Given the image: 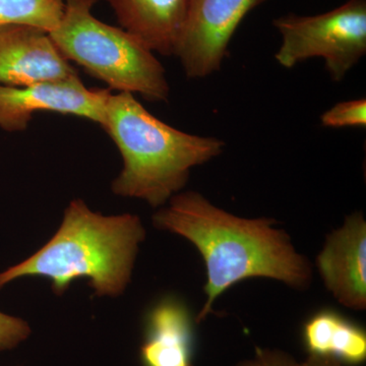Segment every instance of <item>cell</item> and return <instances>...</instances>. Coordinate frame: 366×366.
Returning <instances> with one entry per match:
<instances>
[{
    "instance_id": "8992f818",
    "label": "cell",
    "mask_w": 366,
    "mask_h": 366,
    "mask_svg": "<svg viewBox=\"0 0 366 366\" xmlns=\"http://www.w3.org/2000/svg\"><path fill=\"white\" fill-rule=\"evenodd\" d=\"M266 0H189L174 56L189 79L220 71L236 29Z\"/></svg>"
},
{
    "instance_id": "e0dca14e",
    "label": "cell",
    "mask_w": 366,
    "mask_h": 366,
    "mask_svg": "<svg viewBox=\"0 0 366 366\" xmlns=\"http://www.w3.org/2000/svg\"><path fill=\"white\" fill-rule=\"evenodd\" d=\"M303 366H344L341 361L327 356L315 355L310 354L307 360L303 361Z\"/></svg>"
},
{
    "instance_id": "30bf717a",
    "label": "cell",
    "mask_w": 366,
    "mask_h": 366,
    "mask_svg": "<svg viewBox=\"0 0 366 366\" xmlns=\"http://www.w3.org/2000/svg\"><path fill=\"white\" fill-rule=\"evenodd\" d=\"M139 354L143 366H194L192 317L182 301L166 297L152 308Z\"/></svg>"
},
{
    "instance_id": "7a4b0ae2",
    "label": "cell",
    "mask_w": 366,
    "mask_h": 366,
    "mask_svg": "<svg viewBox=\"0 0 366 366\" xmlns=\"http://www.w3.org/2000/svg\"><path fill=\"white\" fill-rule=\"evenodd\" d=\"M144 237L137 215L104 216L92 211L83 199H74L44 247L0 272V290L18 279L39 277L51 282L52 290L61 295L72 281L86 279L98 296L117 297L131 281Z\"/></svg>"
},
{
    "instance_id": "4fadbf2b",
    "label": "cell",
    "mask_w": 366,
    "mask_h": 366,
    "mask_svg": "<svg viewBox=\"0 0 366 366\" xmlns=\"http://www.w3.org/2000/svg\"><path fill=\"white\" fill-rule=\"evenodd\" d=\"M64 11V0H0V26H30L50 33Z\"/></svg>"
},
{
    "instance_id": "8fae6325",
    "label": "cell",
    "mask_w": 366,
    "mask_h": 366,
    "mask_svg": "<svg viewBox=\"0 0 366 366\" xmlns=\"http://www.w3.org/2000/svg\"><path fill=\"white\" fill-rule=\"evenodd\" d=\"M122 28L152 52L174 56L189 0H106Z\"/></svg>"
},
{
    "instance_id": "5b68a950",
    "label": "cell",
    "mask_w": 366,
    "mask_h": 366,
    "mask_svg": "<svg viewBox=\"0 0 366 366\" xmlns=\"http://www.w3.org/2000/svg\"><path fill=\"white\" fill-rule=\"evenodd\" d=\"M273 24L282 37L274 59L285 69L320 57L332 79L341 81L365 56L366 0H349L317 16L288 14Z\"/></svg>"
},
{
    "instance_id": "52a82bcc",
    "label": "cell",
    "mask_w": 366,
    "mask_h": 366,
    "mask_svg": "<svg viewBox=\"0 0 366 366\" xmlns=\"http://www.w3.org/2000/svg\"><path fill=\"white\" fill-rule=\"evenodd\" d=\"M110 89L86 88L79 76L26 86L0 85V129H26L33 113L49 112L74 115L102 127Z\"/></svg>"
},
{
    "instance_id": "6da1fadb",
    "label": "cell",
    "mask_w": 366,
    "mask_h": 366,
    "mask_svg": "<svg viewBox=\"0 0 366 366\" xmlns=\"http://www.w3.org/2000/svg\"><path fill=\"white\" fill-rule=\"evenodd\" d=\"M156 228L192 242L207 271L206 302L196 322L206 320L217 300L239 282L268 278L295 289L312 283V266L274 219L242 218L197 192H182L153 216Z\"/></svg>"
},
{
    "instance_id": "7c38bea8",
    "label": "cell",
    "mask_w": 366,
    "mask_h": 366,
    "mask_svg": "<svg viewBox=\"0 0 366 366\" xmlns=\"http://www.w3.org/2000/svg\"><path fill=\"white\" fill-rule=\"evenodd\" d=\"M303 341L315 355L348 365H360L366 360L365 330L335 310H322L308 319L303 327Z\"/></svg>"
},
{
    "instance_id": "ba28073f",
    "label": "cell",
    "mask_w": 366,
    "mask_h": 366,
    "mask_svg": "<svg viewBox=\"0 0 366 366\" xmlns=\"http://www.w3.org/2000/svg\"><path fill=\"white\" fill-rule=\"evenodd\" d=\"M317 266L327 290L344 307L366 308V222L361 212L347 217L327 237Z\"/></svg>"
},
{
    "instance_id": "277c9868",
    "label": "cell",
    "mask_w": 366,
    "mask_h": 366,
    "mask_svg": "<svg viewBox=\"0 0 366 366\" xmlns=\"http://www.w3.org/2000/svg\"><path fill=\"white\" fill-rule=\"evenodd\" d=\"M98 0H64L59 26L48 33L62 56L110 89L161 102L169 97L166 71L143 43L92 13Z\"/></svg>"
},
{
    "instance_id": "9a60e30c",
    "label": "cell",
    "mask_w": 366,
    "mask_h": 366,
    "mask_svg": "<svg viewBox=\"0 0 366 366\" xmlns=\"http://www.w3.org/2000/svg\"><path fill=\"white\" fill-rule=\"evenodd\" d=\"M32 330L21 317L0 312V353L16 349L31 336Z\"/></svg>"
},
{
    "instance_id": "9c48e42d",
    "label": "cell",
    "mask_w": 366,
    "mask_h": 366,
    "mask_svg": "<svg viewBox=\"0 0 366 366\" xmlns=\"http://www.w3.org/2000/svg\"><path fill=\"white\" fill-rule=\"evenodd\" d=\"M79 76L50 39L30 26H0V85L26 86Z\"/></svg>"
},
{
    "instance_id": "5bb4252c",
    "label": "cell",
    "mask_w": 366,
    "mask_h": 366,
    "mask_svg": "<svg viewBox=\"0 0 366 366\" xmlns=\"http://www.w3.org/2000/svg\"><path fill=\"white\" fill-rule=\"evenodd\" d=\"M320 124L325 127L342 129V127H366V99L344 101L327 110L320 117Z\"/></svg>"
},
{
    "instance_id": "2e32d148",
    "label": "cell",
    "mask_w": 366,
    "mask_h": 366,
    "mask_svg": "<svg viewBox=\"0 0 366 366\" xmlns=\"http://www.w3.org/2000/svg\"><path fill=\"white\" fill-rule=\"evenodd\" d=\"M235 366H303V365L285 351L257 347L252 358L240 361Z\"/></svg>"
},
{
    "instance_id": "3957f363",
    "label": "cell",
    "mask_w": 366,
    "mask_h": 366,
    "mask_svg": "<svg viewBox=\"0 0 366 366\" xmlns=\"http://www.w3.org/2000/svg\"><path fill=\"white\" fill-rule=\"evenodd\" d=\"M102 127L124 161L113 192L143 199L154 208L179 194L192 168L218 157L225 148L218 137L187 134L165 124L127 92L109 96Z\"/></svg>"
}]
</instances>
